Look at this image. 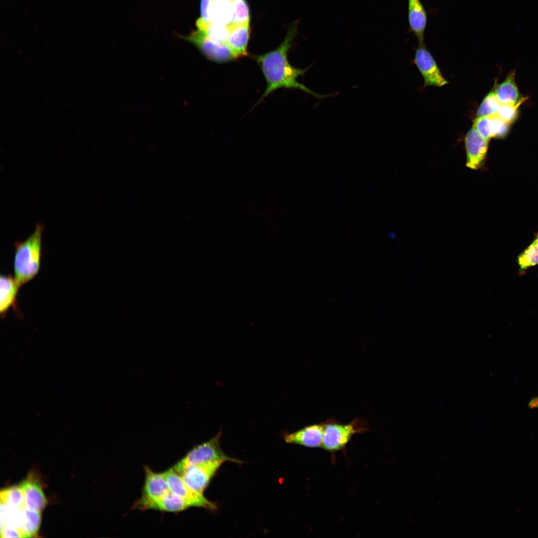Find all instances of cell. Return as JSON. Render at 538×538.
I'll list each match as a JSON object with an SVG mask.
<instances>
[{
  "mask_svg": "<svg viewBox=\"0 0 538 538\" xmlns=\"http://www.w3.org/2000/svg\"><path fill=\"white\" fill-rule=\"evenodd\" d=\"M298 20L293 22L281 44L274 50L254 56L266 81V88L261 99L280 88L296 89L311 94L318 99L327 95H320L312 91L297 81L307 69H299L292 66L287 59V54L293 39L297 34Z\"/></svg>",
  "mask_w": 538,
  "mask_h": 538,
  "instance_id": "1",
  "label": "cell"
},
{
  "mask_svg": "<svg viewBox=\"0 0 538 538\" xmlns=\"http://www.w3.org/2000/svg\"><path fill=\"white\" fill-rule=\"evenodd\" d=\"M43 231V226L38 223L25 240L15 244L14 277L20 286L33 278L39 270Z\"/></svg>",
  "mask_w": 538,
  "mask_h": 538,
  "instance_id": "2",
  "label": "cell"
},
{
  "mask_svg": "<svg viewBox=\"0 0 538 538\" xmlns=\"http://www.w3.org/2000/svg\"><path fill=\"white\" fill-rule=\"evenodd\" d=\"M221 436L222 432L220 431L209 440L195 446L171 468L180 474L190 466L217 460L243 463L242 461L231 457L223 451L220 444Z\"/></svg>",
  "mask_w": 538,
  "mask_h": 538,
  "instance_id": "3",
  "label": "cell"
},
{
  "mask_svg": "<svg viewBox=\"0 0 538 538\" xmlns=\"http://www.w3.org/2000/svg\"><path fill=\"white\" fill-rule=\"evenodd\" d=\"M366 430L367 427L358 418H354L348 424L325 422L321 448L330 452L340 451L346 446L355 434L363 433Z\"/></svg>",
  "mask_w": 538,
  "mask_h": 538,
  "instance_id": "4",
  "label": "cell"
},
{
  "mask_svg": "<svg viewBox=\"0 0 538 538\" xmlns=\"http://www.w3.org/2000/svg\"><path fill=\"white\" fill-rule=\"evenodd\" d=\"M143 468L145 477L141 497L134 502L133 510L143 511L147 505L170 492L164 472H154L147 465H144Z\"/></svg>",
  "mask_w": 538,
  "mask_h": 538,
  "instance_id": "5",
  "label": "cell"
},
{
  "mask_svg": "<svg viewBox=\"0 0 538 538\" xmlns=\"http://www.w3.org/2000/svg\"><path fill=\"white\" fill-rule=\"evenodd\" d=\"M183 38L193 44L212 61L224 63L237 58L228 45L213 42L198 29Z\"/></svg>",
  "mask_w": 538,
  "mask_h": 538,
  "instance_id": "6",
  "label": "cell"
},
{
  "mask_svg": "<svg viewBox=\"0 0 538 538\" xmlns=\"http://www.w3.org/2000/svg\"><path fill=\"white\" fill-rule=\"evenodd\" d=\"M224 462V460H217L196 464L187 468L180 475L190 488L198 493L204 494Z\"/></svg>",
  "mask_w": 538,
  "mask_h": 538,
  "instance_id": "7",
  "label": "cell"
},
{
  "mask_svg": "<svg viewBox=\"0 0 538 538\" xmlns=\"http://www.w3.org/2000/svg\"><path fill=\"white\" fill-rule=\"evenodd\" d=\"M169 491L171 493L191 501L195 507L215 510L217 506L207 499L204 494L198 493L184 481L181 476L172 468L164 472Z\"/></svg>",
  "mask_w": 538,
  "mask_h": 538,
  "instance_id": "8",
  "label": "cell"
},
{
  "mask_svg": "<svg viewBox=\"0 0 538 538\" xmlns=\"http://www.w3.org/2000/svg\"><path fill=\"white\" fill-rule=\"evenodd\" d=\"M414 62L424 78L425 86L442 87L448 83L423 43L419 44L415 51Z\"/></svg>",
  "mask_w": 538,
  "mask_h": 538,
  "instance_id": "9",
  "label": "cell"
},
{
  "mask_svg": "<svg viewBox=\"0 0 538 538\" xmlns=\"http://www.w3.org/2000/svg\"><path fill=\"white\" fill-rule=\"evenodd\" d=\"M489 141L474 127L469 130L465 137L467 167L478 170L483 167L487 156Z\"/></svg>",
  "mask_w": 538,
  "mask_h": 538,
  "instance_id": "10",
  "label": "cell"
},
{
  "mask_svg": "<svg viewBox=\"0 0 538 538\" xmlns=\"http://www.w3.org/2000/svg\"><path fill=\"white\" fill-rule=\"evenodd\" d=\"M324 423L306 426L297 431L283 435L287 443L294 444L308 448L321 447Z\"/></svg>",
  "mask_w": 538,
  "mask_h": 538,
  "instance_id": "11",
  "label": "cell"
},
{
  "mask_svg": "<svg viewBox=\"0 0 538 538\" xmlns=\"http://www.w3.org/2000/svg\"><path fill=\"white\" fill-rule=\"evenodd\" d=\"M510 124L502 120L497 114L492 116L477 118L474 127L485 138L490 140L505 137L509 132Z\"/></svg>",
  "mask_w": 538,
  "mask_h": 538,
  "instance_id": "12",
  "label": "cell"
},
{
  "mask_svg": "<svg viewBox=\"0 0 538 538\" xmlns=\"http://www.w3.org/2000/svg\"><path fill=\"white\" fill-rule=\"evenodd\" d=\"M407 8L410 31L415 36L419 44L422 43L427 22L426 11L420 0H407Z\"/></svg>",
  "mask_w": 538,
  "mask_h": 538,
  "instance_id": "13",
  "label": "cell"
},
{
  "mask_svg": "<svg viewBox=\"0 0 538 538\" xmlns=\"http://www.w3.org/2000/svg\"><path fill=\"white\" fill-rule=\"evenodd\" d=\"M18 486L23 492L26 508L39 512L45 508L47 500L39 482L29 478Z\"/></svg>",
  "mask_w": 538,
  "mask_h": 538,
  "instance_id": "14",
  "label": "cell"
},
{
  "mask_svg": "<svg viewBox=\"0 0 538 538\" xmlns=\"http://www.w3.org/2000/svg\"><path fill=\"white\" fill-rule=\"evenodd\" d=\"M21 286L11 275H1L0 278V313L4 317L10 307L16 306V298Z\"/></svg>",
  "mask_w": 538,
  "mask_h": 538,
  "instance_id": "15",
  "label": "cell"
},
{
  "mask_svg": "<svg viewBox=\"0 0 538 538\" xmlns=\"http://www.w3.org/2000/svg\"><path fill=\"white\" fill-rule=\"evenodd\" d=\"M191 507H195L191 501L170 492L164 497L147 505L144 510L177 513Z\"/></svg>",
  "mask_w": 538,
  "mask_h": 538,
  "instance_id": "16",
  "label": "cell"
},
{
  "mask_svg": "<svg viewBox=\"0 0 538 538\" xmlns=\"http://www.w3.org/2000/svg\"><path fill=\"white\" fill-rule=\"evenodd\" d=\"M229 26L231 31L228 41V46L237 58L247 56L250 23Z\"/></svg>",
  "mask_w": 538,
  "mask_h": 538,
  "instance_id": "17",
  "label": "cell"
},
{
  "mask_svg": "<svg viewBox=\"0 0 538 538\" xmlns=\"http://www.w3.org/2000/svg\"><path fill=\"white\" fill-rule=\"evenodd\" d=\"M196 25L198 30L202 31L213 42L228 45L231 31L228 25L215 21H205L200 18L196 21Z\"/></svg>",
  "mask_w": 538,
  "mask_h": 538,
  "instance_id": "18",
  "label": "cell"
},
{
  "mask_svg": "<svg viewBox=\"0 0 538 538\" xmlns=\"http://www.w3.org/2000/svg\"><path fill=\"white\" fill-rule=\"evenodd\" d=\"M496 97L501 104H514L521 99L518 87L515 81V71L511 72L506 79L495 91Z\"/></svg>",
  "mask_w": 538,
  "mask_h": 538,
  "instance_id": "19",
  "label": "cell"
},
{
  "mask_svg": "<svg viewBox=\"0 0 538 538\" xmlns=\"http://www.w3.org/2000/svg\"><path fill=\"white\" fill-rule=\"evenodd\" d=\"M23 510L0 502V528L16 529L21 533L23 524Z\"/></svg>",
  "mask_w": 538,
  "mask_h": 538,
  "instance_id": "20",
  "label": "cell"
},
{
  "mask_svg": "<svg viewBox=\"0 0 538 538\" xmlns=\"http://www.w3.org/2000/svg\"><path fill=\"white\" fill-rule=\"evenodd\" d=\"M233 0H213L210 12L211 21L230 25L234 15Z\"/></svg>",
  "mask_w": 538,
  "mask_h": 538,
  "instance_id": "21",
  "label": "cell"
},
{
  "mask_svg": "<svg viewBox=\"0 0 538 538\" xmlns=\"http://www.w3.org/2000/svg\"><path fill=\"white\" fill-rule=\"evenodd\" d=\"M23 514V524L20 531L22 538L37 537L41 523V512L25 508Z\"/></svg>",
  "mask_w": 538,
  "mask_h": 538,
  "instance_id": "22",
  "label": "cell"
},
{
  "mask_svg": "<svg viewBox=\"0 0 538 538\" xmlns=\"http://www.w3.org/2000/svg\"><path fill=\"white\" fill-rule=\"evenodd\" d=\"M0 502L22 510L26 508L24 493L19 486H12L1 490Z\"/></svg>",
  "mask_w": 538,
  "mask_h": 538,
  "instance_id": "23",
  "label": "cell"
},
{
  "mask_svg": "<svg viewBox=\"0 0 538 538\" xmlns=\"http://www.w3.org/2000/svg\"><path fill=\"white\" fill-rule=\"evenodd\" d=\"M519 273L523 274L530 268L538 265V244L532 243L518 256Z\"/></svg>",
  "mask_w": 538,
  "mask_h": 538,
  "instance_id": "24",
  "label": "cell"
},
{
  "mask_svg": "<svg viewBox=\"0 0 538 538\" xmlns=\"http://www.w3.org/2000/svg\"><path fill=\"white\" fill-rule=\"evenodd\" d=\"M500 105L495 91L490 92L485 97L479 107L476 113L477 118L496 114Z\"/></svg>",
  "mask_w": 538,
  "mask_h": 538,
  "instance_id": "25",
  "label": "cell"
},
{
  "mask_svg": "<svg viewBox=\"0 0 538 538\" xmlns=\"http://www.w3.org/2000/svg\"><path fill=\"white\" fill-rule=\"evenodd\" d=\"M234 15L231 23L228 26L250 23L249 7L245 0H233Z\"/></svg>",
  "mask_w": 538,
  "mask_h": 538,
  "instance_id": "26",
  "label": "cell"
},
{
  "mask_svg": "<svg viewBox=\"0 0 538 538\" xmlns=\"http://www.w3.org/2000/svg\"><path fill=\"white\" fill-rule=\"evenodd\" d=\"M526 98H521L519 101L514 104H501L497 115L504 121L511 124L517 119L518 109Z\"/></svg>",
  "mask_w": 538,
  "mask_h": 538,
  "instance_id": "27",
  "label": "cell"
},
{
  "mask_svg": "<svg viewBox=\"0 0 538 538\" xmlns=\"http://www.w3.org/2000/svg\"><path fill=\"white\" fill-rule=\"evenodd\" d=\"M213 0H201L200 15L202 20L211 21L210 12Z\"/></svg>",
  "mask_w": 538,
  "mask_h": 538,
  "instance_id": "28",
  "label": "cell"
},
{
  "mask_svg": "<svg viewBox=\"0 0 538 538\" xmlns=\"http://www.w3.org/2000/svg\"><path fill=\"white\" fill-rule=\"evenodd\" d=\"M1 538H22L20 532L16 529H10L5 527L0 528Z\"/></svg>",
  "mask_w": 538,
  "mask_h": 538,
  "instance_id": "29",
  "label": "cell"
},
{
  "mask_svg": "<svg viewBox=\"0 0 538 538\" xmlns=\"http://www.w3.org/2000/svg\"><path fill=\"white\" fill-rule=\"evenodd\" d=\"M529 407L531 408H538V396L532 399L529 403Z\"/></svg>",
  "mask_w": 538,
  "mask_h": 538,
  "instance_id": "30",
  "label": "cell"
},
{
  "mask_svg": "<svg viewBox=\"0 0 538 538\" xmlns=\"http://www.w3.org/2000/svg\"><path fill=\"white\" fill-rule=\"evenodd\" d=\"M532 243H536V244H538V234L536 236L535 240L533 241V242Z\"/></svg>",
  "mask_w": 538,
  "mask_h": 538,
  "instance_id": "31",
  "label": "cell"
}]
</instances>
